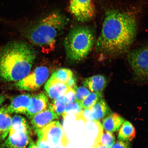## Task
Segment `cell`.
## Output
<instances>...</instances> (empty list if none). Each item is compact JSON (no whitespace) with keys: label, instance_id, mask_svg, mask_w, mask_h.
Here are the masks:
<instances>
[{"label":"cell","instance_id":"obj_1","mask_svg":"<svg viewBox=\"0 0 148 148\" xmlns=\"http://www.w3.org/2000/svg\"><path fill=\"white\" fill-rule=\"evenodd\" d=\"M137 23L136 16L132 12L118 9L108 11L96 42V51L112 56L128 51L136 38Z\"/></svg>","mask_w":148,"mask_h":148},{"label":"cell","instance_id":"obj_2","mask_svg":"<svg viewBox=\"0 0 148 148\" xmlns=\"http://www.w3.org/2000/svg\"><path fill=\"white\" fill-rule=\"evenodd\" d=\"M36 56L34 50L26 42L7 44L0 51V80L9 82L23 79L30 73Z\"/></svg>","mask_w":148,"mask_h":148},{"label":"cell","instance_id":"obj_3","mask_svg":"<svg viewBox=\"0 0 148 148\" xmlns=\"http://www.w3.org/2000/svg\"><path fill=\"white\" fill-rule=\"evenodd\" d=\"M67 23L66 18L58 12L48 15L29 31L27 36L31 43L44 53L55 49L56 39Z\"/></svg>","mask_w":148,"mask_h":148},{"label":"cell","instance_id":"obj_4","mask_svg":"<svg viewBox=\"0 0 148 148\" xmlns=\"http://www.w3.org/2000/svg\"><path fill=\"white\" fill-rule=\"evenodd\" d=\"M95 41V34L90 27L84 25L73 27L64 42L68 60L73 62L84 60L91 51Z\"/></svg>","mask_w":148,"mask_h":148},{"label":"cell","instance_id":"obj_5","mask_svg":"<svg viewBox=\"0 0 148 148\" xmlns=\"http://www.w3.org/2000/svg\"><path fill=\"white\" fill-rule=\"evenodd\" d=\"M148 47L144 46L129 51L127 59L134 78L140 82L148 79Z\"/></svg>","mask_w":148,"mask_h":148},{"label":"cell","instance_id":"obj_6","mask_svg":"<svg viewBox=\"0 0 148 148\" xmlns=\"http://www.w3.org/2000/svg\"><path fill=\"white\" fill-rule=\"evenodd\" d=\"M49 75V71L47 67L44 66H38L32 73L15 83L14 86L18 90L35 91L45 83Z\"/></svg>","mask_w":148,"mask_h":148},{"label":"cell","instance_id":"obj_7","mask_svg":"<svg viewBox=\"0 0 148 148\" xmlns=\"http://www.w3.org/2000/svg\"><path fill=\"white\" fill-rule=\"evenodd\" d=\"M37 135L38 139L55 145L61 144L63 147H66L69 143L68 137L58 121L51 122Z\"/></svg>","mask_w":148,"mask_h":148},{"label":"cell","instance_id":"obj_8","mask_svg":"<svg viewBox=\"0 0 148 148\" xmlns=\"http://www.w3.org/2000/svg\"><path fill=\"white\" fill-rule=\"evenodd\" d=\"M69 8L71 13L81 23L90 21L95 15L92 0H71Z\"/></svg>","mask_w":148,"mask_h":148},{"label":"cell","instance_id":"obj_9","mask_svg":"<svg viewBox=\"0 0 148 148\" xmlns=\"http://www.w3.org/2000/svg\"><path fill=\"white\" fill-rule=\"evenodd\" d=\"M59 118L53 112L50 103L47 109L33 116L31 119V123L33 130L38 134L44 127Z\"/></svg>","mask_w":148,"mask_h":148},{"label":"cell","instance_id":"obj_10","mask_svg":"<svg viewBox=\"0 0 148 148\" xmlns=\"http://www.w3.org/2000/svg\"><path fill=\"white\" fill-rule=\"evenodd\" d=\"M49 104V99L44 92L32 95L25 115L31 119L36 114L47 109Z\"/></svg>","mask_w":148,"mask_h":148},{"label":"cell","instance_id":"obj_11","mask_svg":"<svg viewBox=\"0 0 148 148\" xmlns=\"http://www.w3.org/2000/svg\"><path fill=\"white\" fill-rule=\"evenodd\" d=\"M30 134L25 132H16L8 134L2 142L0 148H26L31 138Z\"/></svg>","mask_w":148,"mask_h":148},{"label":"cell","instance_id":"obj_12","mask_svg":"<svg viewBox=\"0 0 148 148\" xmlns=\"http://www.w3.org/2000/svg\"><path fill=\"white\" fill-rule=\"evenodd\" d=\"M31 94H21L12 99L10 104L5 107V110L9 114H26L30 101Z\"/></svg>","mask_w":148,"mask_h":148},{"label":"cell","instance_id":"obj_13","mask_svg":"<svg viewBox=\"0 0 148 148\" xmlns=\"http://www.w3.org/2000/svg\"><path fill=\"white\" fill-rule=\"evenodd\" d=\"M69 88L66 83L51 78L47 81L45 86L46 94L53 100L63 96Z\"/></svg>","mask_w":148,"mask_h":148},{"label":"cell","instance_id":"obj_14","mask_svg":"<svg viewBox=\"0 0 148 148\" xmlns=\"http://www.w3.org/2000/svg\"><path fill=\"white\" fill-rule=\"evenodd\" d=\"M107 79L103 75H96L83 79V86L92 92H103L107 86Z\"/></svg>","mask_w":148,"mask_h":148},{"label":"cell","instance_id":"obj_15","mask_svg":"<svg viewBox=\"0 0 148 148\" xmlns=\"http://www.w3.org/2000/svg\"><path fill=\"white\" fill-rule=\"evenodd\" d=\"M90 110V120L92 121H99L112 113L106 101L103 98L97 101Z\"/></svg>","mask_w":148,"mask_h":148},{"label":"cell","instance_id":"obj_16","mask_svg":"<svg viewBox=\"0 0 148 148\" xmlns=\"http://www.w3.org/2000/svg\"><path fill=\"white\" fill-rule=\"evenodd\" d=\"M125 121V119L119 114L112 113L103 119L101 126L108 132H115L119 130Z\"/></svg>","mask_w":148,"mask_h":148},{"label":"cell","instance_id":"obj_17","mask_svg":"<svg viewBox=\"0 0 148 148\" xmlns=\"http://www.w3.org/2000/svg\"><path fill=\"white\" fill-rule=\"evenodd\" d=\"M5 107L0 108V142H3L9 134L12 125V117Z\"/></svg>","mask_w":148,"mask_h":148},{"label":"cell","instance_id":"obj_18","mask_svg":"<svg viewBox=\"0 0 148 148\" xmlns=\"http://www.w3.org/2000/svg\"><path fill=\"white\" fill-rule=\"evenodd\" d=\"M16 132L30 134L31 129L26 119L24 116L15 114L12 117V125L9 134Z\"/></svg>","mask_w":148,"mask_h":148},{"label":"cell","instance_id":"obj_19","mask_svg":"<svg viewBox=\"0 0 148 148\" xmlns=\"http://www.w3.org/2000/svg\"><path fill=\"white\" fill-rule=\"evenodd\" d=\"M120 128L118 136L119 140L130 142L136 137V129L130 122L125 121Z\"/></svg>","mask_w":148,"mask_h":148},{"label":"cell","instance_id":"obj_20","mask_svg":"<svg viewBox=\"0 0 148 148\" xmlns=\"http://www.w3.org/2000/svg\"><path fill=\"white\" fill-rule=\"evenodd\" d=\"M102 98H103V92H90L79 104L83 110L90 109Z\"/></svg>","mask_w":148,"mask_h":148},{"label":"cell","instance_id":"obj_21","mask_svg":"<svg viewBox=\"0 0 148 148\" xmlns=\"http://www.w3.org/2000/svg\"><path fill=\"white\" fill-rule=\"evenodd\" d=\"M73 75V73L71 70L66 68H61L54 72L50 78L66 83Z\"/></svg>","mask_w":148,"mask_h":148},{"label":"cell","instance_id":"obj_22","mask_svg":"<svg viewBox=\"0 0 148 148\" xmlns=\"http://www.w3.org/2000/svg\"><path fill=\"white\" fill-rule=\"evenodd\" d=\"M83 109L80 104L75 101L66 105L65 110L62 116L65 119L70 114H73L77 119L81 118Z\"/></svg>","mask_w":148,"mask_h":148},{"label":"cell","instance_id":"obj_23","mask_svg":"<svg viewBox=\"0 0 148 148\" xmlns=\"http://www.w3.org/2000/svg\"><path fill=\"white\" fill-rule=\"evenodd\" d=\"M50 105L53 112L57 116H59L62 115L66 106L63 96L56 99L53 100Z\"/></svg>","mask_w":148,"mask_h":148},{"label":"cell","instance_id":"obj_24","mask_svg":"<svg viewBox=\"0 0 148 148\" xmlns=\"http://www.w3.org/2000/svg\"><path fill=\"white\" fill-rule=\"evenodd\" d=\"M102 129L101 144L107 148H110L115 142V136L112 132L103 130V127Z\"/></svg>","mask_w":148,"mask_h":148},{"label":"cell","instance_id":"obj_25","mask_svg":"<svg viewBox=\"0 0 148 148\" xmlns=\"http://www.w3.org/2000/svg\"><path fill=\"white\" fill-rule=\"evenodd\" d=\"M75 90V101L80 103L90 92V90L85 87L80 86L74 88Z\"/></svg>","mask_w":148,"mask_h":148},{"label":"cell","instance_id":"obj_26","mask_svg":"<svg viewBox=\"0 0 148 148\" xmlns=\"http://www.w3.org/2000/svg\"><path fill=\"white\" fill-rule=\"evenodd\" d=\"M64 102L66 105L75 101V90L74 88H69L66 93L63 96Z\"/></svg>","mask_w":148,"mask_h":148},{"label":"cell","instance_id":"obj_27","mask_svg":"<svg viewBox=\"0 0 148 148\" xmlns=\"http://www.w3.org/2000/svg\"><path fill=\"white\" fill-rule=\"evenodd\" d=\"M130 142L119 140L115 142L110 148H131Z\"/></svg>","mask_w":148,"mask_h":148},{"label":"cell","instance_id":"obj_28","mask_svg":"<svg viewBox=\"0 0 148 148\" xmlns=\"http://www.w3.org/2000/svg\"><path fill=\"white\" fill-rule=\"evenodd\" d=\"M77 79L73 75L69 81L66 83L68 88H74L76 86Z\"/></svg>","mask_w":148,"mask_h":148},{"label":"cell","instance_id":"obj_29","mask_svg":"<svg viewBox=\"0 0 148 148\" xmlns=\"http://www.w3.org/2000/svg\"><path fill=\"white\" fill-rule=\"evenodd\" d=\"M47 142L38 139L36 145L38 148H51Z\"/></svg>","mask_w":148,"mask_h":148},{"label":"cell","instance_id":"obj_30","mask_svg":"<svg viewBox=\"0 0 148 148\" xmlns=\"http://www.w3.org/2000/svg\"><path fill=\"white\" fill-rule=\"evenodd\" d=\"M27 148H38L37 147L36 144L35 143V142L31 138L30 140H29V143L28 145Z\"/></svg>","mask_w":148,"mask_h":148},{"label":"cell","instance_id":"obj_31","mask_svg":"<svg viewBox=\"0 0 148 148\" xmlns=\"http://www.w3.org/2000/svg\"><path fill=\"white\" fill-rule=\"evenodd\" d=\"M6 99V96L3 94L0 95V107L3 104Z\"/></svg>","mask_w":148,"mask_h":148},{"label":"cell","instance_id":"obj_32","mask_svg":"<svg viewBox=\"0 0 148 148\" xmlns=\"http://www.w3.org/2000/svg\"><path fill=\"white\" fill-rule=\"evenodd\" d=\"M96 148H107L106 147H104L101 143H99V145L97 146Z\"/></svg>","mask_w":148,"mask_h":148}]
</instances>
